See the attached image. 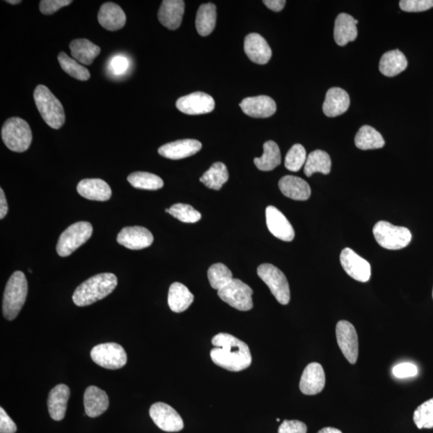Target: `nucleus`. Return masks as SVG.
I'll return each mask as SVG.
<instances>
[{"label":"nucleus","instance_id":"1","mask_svg":"<svg viewBox=\"0 0 433 433\" xmlns=\"http://www.w3.org/2000/svg\"><path fill=\"white\" fill-rule=\"evenodd\" d=\"M210 351L211 360L221 368L230 372H241L249 368L252 356L249 347L234 336L219 333L213 337Z\"/></svg>","mask_w":433,"mask_h":433},{"label":"nucleus","instance_id":"38","mask_svg":"<svg viewBox=\"0 0 433 433\" xmlns=\"http://www.w3.org/2000/svg\"><path fill=\"white\" fill-rule=\"evenodd\" d=\"M58 61H59L62 70L77 80L86 81L90 78V72L87 68L81 65L75 60L72 59L65 52H61L58 56Z\"/></svg>","mask_w":433,"mask_h":433},{"label":"nucleus","instance_id":"29","mask_svg":"<svg viewBox=\"0 0 433 433\" xmlns=\"http://www.w3.org/2000/svg\"><path fill=\"white\" fill-rule=\"evenodd\" d=\"M194 299V294L180 283H173L168 290V304L173 313H183L193 304Z\"/></svg>","mask_w":433,"mask_h":433},{"label":"nucleus","instance_id":"25","mask_svg":"<svg viewBox=\"0 0 433 433\" xmlns=\"http://www.w3.org/2000/svg\"><path fill=\"white\" fill-rule=\"evenodd\" d=\"M86 414L91 418L102 415L109 408V400L104 391L96 387H88L84 395Z\"/></svg>","mask_w":433,"mask_h":433},{"label":"nucleus","instance_id":"50","mask_svg":"<svg viewBox=\"0 0 433 433\" xmlns=\"http://www.w3.org/2000/svg\"><path fill=\"white\" fill-rule=\"evenodd\" d=\"M8 205L3 189H0V219H3L7 215Z\"/></svg>","mask_w":433,"mask_h":433},{"label":"nucleus","instance_id":"32","mask_svg":"<svg viewBox=\"0 0 433 433\" xmlns=\"http://www.w3.org/2000/svg\"><path fill=\"white\" fill-rule=\"evenodd\" d=\"M355 144L361 150L381 149L385 145L384 137L371 126L363 125L355 137Z\"/></svg>","mask_w":433,"mask_h":433},{"label":"nucleus","instance_id":"7","mask_svg":"<svg viewBox=\"0 0 433 433\" xmlns=\"http://www.w3.org/2000/svg\"><path fill=\"white\" fill-rule=\"evenodd\" d=\"M93 229L88 221H78L63 232L58 240L56 251L61 257H68L90 239Z\"/></svg>","mask_w":433,"mask_h":433},{"label":"nucleus","instance_id":"47","mask_svg":"<svg viewBox=\"0 0 433 433\" xmlns=\"http://www.w3.org/2000/svg\"><path fill=\"white\" fill-rule=\"evenodd\" d=\"M308 427L304 422L285 420L278 427V433H307Z\"/></svg>","mask_w":433,"mask_h":433},{"label":"nucleus","instance_id":"17","mask_svg":"<svg viewBox=\"0 0 433 433\" xmlns=\"http://www.w3.org/2000/svg\"><path fill=\"white\" fill-rule=\"evenodd\" d=\"M267 225L271 233L284 242L294 239V230L286 216L276 207L270 205L266 210Z\"/></svg>","mask_w":433,"mask_h":433},{"label":"nucleus","instance_id":"24","mask_svg":"<svg viewBox=\"0 0 433 433\" xmlns=\"http://www.w3.org/2000/svg\"><path fill=\"white\" fill-rule=\"evenodd\" d=\"M98 21L104 29L115 31L124 27L126 15L119 5L111 2L105 3L100 8Z\"/></svg>","mask_w":433,"mask_h":433},{"label":"nucleus","instance_id":"12","mask_svg":"<svg viewBox=\"0 0 433 433\" xmlns=\"http://www.w3.org/2000/svg\"><path fill=\"white\" fill-rule=\"evenodd\" d=\"M150 415L155 425L163 431L176 432L183 430L184 422L181 416L167 404L157 402L152 404Z\"/></svg>","mask_w":433,"mask_h":433},{"label":"nucleus","instance_id":"22","mask_svg":"<svg viewBox=\"0 0 433 433\" xmlns=\"http://www.w3.org/2000/svg\"><path fill=\"white\" fill-rule=\"evenodd\" d=\"M349 107V95L345 89L331 88L327 91L323 105V111L326 117H338L346 113Z\"/></svg>","mask_w":433,"mask_h":433},{"label":"nucleus","instance_id":"53","mask_svg":"<svg viewBox=\"0 0 433 433\" xmlns=\"http://www.w3.org/2000/svg\"><path fill=\"white\" fill-rule=\"evenodd\" d=\"M166 212L170 214V209H166Z\"/></svg>","mask_w":433,"mask_h":433},{"label":"nucleus","instance_id":"48","mask_svg":"<svg viewBox=\"0 0 433 433\" xmlns=\"http://www.w3.org/2000/svg\"><path fill=\"white\" fill-rule=\"evenodd\" d=\"M17 431V425L10 419L6 411L3 408H0V432L15 433Z\"/></svg>","mask_w":433,"mask_h":433},{"label":"nucleus","instance_id":"4","mask_svg":"<svg viewBox=\"0 0 433 433\" xmlns=\"http://www.w3.org/2000/svg\"><path fill=\"white\" fill-rule=\"evenodd\" d=\"M34 100L42 118L54 129H59L65 123V113L59 100L49 88L38 86L34 91Z\"/></svg>","mask_w":433,"mask_h":433},{"label":"nucleus","instance_id":"40","mask_svg":"<svg viewBox=\"0 0 433 433\" xmlns=\"http://www.w3.org/2000/svg\"><path fill=\"white\" fill-rule=\"evenodd\" d=\"M414 423L418 429H433V398L425 401L414 414Z\"/></svg>","mask_w":433,"mask_h":433},{"label":"nucleus","instance_id":"27","mask_svg":"<svg viewBox=\"0 0 433 433\" xmlns=\"http://www.w3.org/2000/svg\"><path fill=\"white\" fill-rule=\"evenodd\" d=\"M358 23V20L350 15L341 13L338 15L334 28V38L338 45L345 46L357 38Z\"/></svg>","mask_w":433,"mask_h":433},{"label":"nucleus","instance_id":"18","mask_svg":"<svg viewBox=\"0 0 433 433\" xmlns=\"http://www.w3.org/2000/svg\"><path fill=\"white\" fill-rule=\"evenodd\" d=\"M244 113L255 118H267L276 112V103L268 96L245 98L239 104Z\"/></svg>","mask_w":433,"mask_h":433},{"label":"nucleus","instance_id":"9","mask_svg":"<svg viewBox=\"0 0 433 433\" xmlns=\"http://www.w3.org/2000/svg\"><path fill=\"white\" fill-rule=\"evenodd\" d=\"M219 298L232 308L242 311L253 308V290L241 280L233 278L226 287L218 290Z\"/></svg>","mask_w":433,"mask_h":433},{"label":"nucleus","instance_id":"14","mask_svg":"<svg viewBox=\"0 0 433 433\" xmlns=\"http://www.w3.org/2000/svg\"><path fill=\"white\" fill-rule=\"evenodd\" d=\"M176 107L188 115H200L212 112L215 107L214 100L209 94L196 92L179 98Z\"/></svg>","mask_w":433,"mask_h":433},{"label":"nucleus","instance_id":"6","mask_svg":"<svg viewBox=\"0 0 433 433\" xmlns=\"http://www.w3.org/2000/svg\"><path fill=\"white\" fill-rule=\"evenodd\" d=\"M372 232L378 244L387 250L403 249L411 241V233L408 228L394 226L385 221H380L375 225Z\"/></svg>","mask_w":433,"mask_h":433},{"label":"nucleus","instance_id":"16","mask_svg":"<svg viewBox=\"0 0 433 433\" xmlns=\"http://www.w3.org/2000/svg\"><path fill=\"white\" fill-rule=\"evenodd\" d=\"M326 377L323 367L319 363H310L301 377L299 388L305 395L319 394L325 387Z\"/></svg>","mask_w":433,"mask_h":433},{"label":"nucleus","instance_id":"19","mask_svg":"<svg viewBox=\"0 0 433 433\" xmlns=\"http://www.w3.org/2000/svg\"><path fill=\"white\" fill-rule=\"evenodd\" d=\"M202 147V143L197 140L184 139L162 145L158 152L168 159L180 160L196 155Z\"/></svg>","mask_w":433,"mask_h":433},{"label":"nucleus","instance_id":"37","mask_svg":"<svg viewBox=\"0 0 433 433\" xmlns=\"http://www.w3.org/2000/svg\"><path fill=\"white\" fill-rule=\"evenodd\" d=\"M127 180L132 187L136 189L146 190H157L164 186V182L160 177L154 173L147 172H135L129 175Z\"/></svg>","mask_w":433,"mask_h":433},{"label":"nucleus","instance_id":"8","mask_svg":"<svg viewBox=\"0 0 433 433\" xmlns=\"http://www.w3.org/2000/svg\"><path fill=\"white\" fill-rule=\"evenodd\" d=\"M258 276L267 285L278 302L287 305L290 302L289 283L285 274L271 264H262L258 267Z\"/></svg>","mask_w":433,"mask_h":433},{"label":"nucleus","instance_id":"39","mask_svg":"<svg viewBox=\"0 0 433 433\" xmlns=\"http://www.w3.org/2000/svg\"><path fill=\"white\" fill-rule=\"evenodd\" d=\"M209 282L214 289L219 290L233 280V274L223 263H216L208 270Z\"/></svg>","mask_w":433,"mask_h":433},{"label":"nucleus","instance_id":"54","mask_svg":"<svg viewBox=\"0 0 433 433\" xmlns=\"http://www.w3.org/2000/svg\"><path fill=\"white\" fill-rule=\"evenodd\" d=\"M432 298H433V290H432Z\"/></svg>","mask_w":433,"mask_h":433},{"label":"nucleus","instance_id":"34","mask_svg":"<svg viewBox=\"0 0 433 433\" xmlns=\"http://www.w3.org/2000/svg\"><path fill=\"white\" fill-rule=\"evenodd\" d=\"M216 6L213 3L200 5L196 15V29L200 36H207L216 26Z\"/></svg>","mask_w":433,"mask_h":433},{"label":"nucleus","instance_id":"11","mask_svg":"<svg viewBox=\"0 0 433 433\" xmlns=\"http://www.w3.org/2000/svg\"><path fill=\"white\" fill-rule=\"evenodd\" d=\"M340 263L345 271L353 279L367 283L372 276L370 263L350 249L345 248L340 253Z\"/></svg>","mask_w":433,"mask_h":433},{"label":"nucleus","instance_id":"23","mask_svg":"<svg viewBox=\"0 0 433 433\" xmlns=\"http://www.w3.org/2000/svg\"><path fill=\"white\" fill-rule=\"evenodd\" d=\"M77 192L84 198L105 202L112 196L107 182L99 178L84 179L77 184Z\"/></svg>","mask_w":433,"mask_h":433},{"label":"nucleus","instance_id":"41","mask_svg":"<svg viewBox=\"0 0 433 433\" xmlns=\"http://www.w3.org/2000/svg\"><path fill=\"white\" fill-rule=\"evenodd\" d=\"M307 152L302 145L297 144L290 148L286 158L285 167L292 172H298L307 161Z\"/></svg>","mask_w":433,"mask_h":433},{"label":"nucleus","instance_id":"51","mask_svg":"<svg viewBox=\"0 0 433 433\" xmlns=\"http://www.w3.org/2000/svg\"><path fill=\"white\" fill-rule=\"evenodd\" d=\"M317 433H343L340 430L335 429V427H324Z\"/></svg>","mask_w":433,"mask_h":433},{"label":"nucleus","instance_id":"43","mask_svg":"<svg viewBox=\"0 0 433 433\" xmlns=\"http://www.w3.org/2000/svg\"><path fill=\"white\" fill-rule=\"evenodd\" d=\"M400 8L407 13H421L433 8V0H401Z\"/></svg>","mask_w":433,"mask_h":433},{"label":"nucleus","instance_id":"3","mask_svg":"<svg viewBox=\"0 0 433 433\" xmlns=\"http://www.w3.org/2000/svg\"><path fill=\"white\" fill-rule=\"evenodd\" d=\"M28 281L24 274L15 271L10 277L5 288L3 301V316L12 321L17 318L28 295Z\"/></svg>","mask_w":433,"mask_h":433},{"label":"nucleus","instance_id":"2","mask_svg":"<svg viewBox=\"0 0 433 433\" xmlns=\"http://www.w3.org/2000/svg\"><path fill=\"white\" fill-rule=\"evenodd\" d=\"M118 286V278L112 273L98 274L79 286L72 295L78 307H86L108 297Z\"/></svg>","mask_w":433,"mask_h":433},{"label":"nucleus","instance_id":"28","mask_svg":"<svg viewBox=\"0 0 433 433\" xmlns=\"http://www.w3.org/2000/svg\"><path fill=\"white\" fill-rule=\"evenodd\" d=\"M278 187L285 196L297 200H306L310 197L308 183L299 177L288 175L280 179Z\"/></svg>","mask_w":433,"mask_h":433},{"label":"nucleus","instance_id":"44","mask_svg":"<svg viewBox=\"0 0 433 433\" xmlns=\"http://www.w3.org/2000/svg\"><path fill=\"white\" fill-rule=\"evenodd\" d=\"M72 3L71 0H43L40 3V10L42 14L49 15Z\"/></svg>","mask_w":433,"mask_h":433},{"label":"nucleus","instance_id":"26","mask_svg":"<svg viewBox=\"0 0 433 433\" xmlns=\"http://www.w3.org/2000/svg\"><path fill=\"white\" fill-rule=\"evenodd\" d=\"M70 389L65 384H58L51 390L47 400V408L52 419L56 421L65 418Z\"/></svg>","mask_w":433,"mask_h":433},{"label":"nucleus","instance_id":"42","mask_svg":"<svg viewBox=\"0 0 433 433\" xmlns=\"http://www.w3.org/2000/svg\"><path fill=\"white\" fill-rule=\"evenodd\" d=\"M170 214L179 221L184 223H195L202 219L198 210H195L191 205L178 203L173 205L170 209Z\"/></svg>","mask_w":433,"mask_h":433},{"label":"nucleus","instance_id":"31","mask_svg":"<svg viewBox=\"0 0 433 433\" xmlns=\"http://www.w3.org/2000/svg\"><path fill=\"white\" fill-rule=\"evenodd\" d=\"M74 59L84 65H90L100 52V47L86 39L72 40L70 45Z\"/></svg>","mask_w":433,"mask_h":433},{"label":"nucleus","instance_id":"49","mask_svg":"<svg viewBox=\"0 0 433 433\" xmlns=\"http://www.w3.org/2000/svg\"><path fill=\"white\" fill-rule=\"evenodd\" d=\"M262 3L265 4L269 9L276 13L281 12L285 7V4H286L285 0H264Z\"/></svg>","mask_w":433,"mask_h":433},{"label":"nucleus","instance_id":"10","mask_svg":"<svg viewBox=\"0 0 433 433\" xmlns=\"http://www.w3.org/2000/svg\"><path fill=\"white\" fill-rule=\"evenodd\" d=\"M91 358L97 365L110 370L123 368L127 363V354L124 348L116 343H102L94 347Z\"/></svg>","mask_w":433,"mask_h":433},{"label":"nucleus","instance_id":"30","mask_svg":"<svg viewBox=\"0 0 433 433\" xmlns=\"http://www.w3.org/2000/svg\"><path fill=\"white\" fill-rule=\"evenodd\" d=\"M408 66L403 52L400 50H392L384 54L379 61V71L383 75L393 77L404 72Z\"/></svg>","mask_w":433,"mask_h":433},{"label":"nucleus","instance_id":"13","mask_svg":"<svg viewBox=\"0 0 433 433\" xmlns=\"http://www.w3.org/2000/svg\"><path fill=\"white\" fill-rule=\"evenodd\" d=\"M336 339L343 356L347 361L355 364L359 355L357 332L349 322L341 320L336 325Z\"/></svg>","mask_w":433,"mask_h":433},{"label":"nucleus","instance_id":"20","mask_svg":"<svg viewBox=\"0 0 433 433\" xmlns=\"http://www.w3.org/2000/svg\"><path fill=\"white\" fill-rule=\"evenodd\" d=\"M244 51L248 58L258 65H266L272 56V51L267 40L257 33L246 36Z\"/></svg>","mask_w":433,"mask_h":433},{"label":"nucleus","instance_id":"52","mask_svg":"<svg viewBox=\"0 0 433 433\" xmlns=\"http://www.w3.org/2000/svg\"><path fill=\"white\" fill-rule=\"evenodd\" d=\"M7 3H10V4H18L20 3L21 1L20 0H8V1H6Z\"/></svg>","mask_w":433,"mask_h":433},{"label":"nucleus","instance_id":"5","mask_svg":"<svg viewBox=\"0 0 433 433\" xmlns=\"http://www.w3.org/2000/svg\"><path fill=\"white\" fill-rule=\"evenodd\" d=\"M1 136L8 149L17 152L27 151L33 141L29 123L19 118L7 120L2 127Z\"/></svg>","mask_w":433,"mask_h":433},{"label":"nucleus","instance_id":"15","mask_svg":"<svg viewBox=\"0 0 433 433\" xmlns=\"http://www.w3.org/2000/svg\"><path fill=\"white\" fill-rule=\"evenodd\" d=\"M117 241L129 250H142L149 247L154 242L151 232L142 226L125 227L118 235Z\"/></svg>","mask_w":433,"mask_h":433},{"label":"nucleus","instance_id":"33","mask_svg":"<svg viewBox=\"0 0 433 433\" xmlns=\"http://www.w3.org/2000/svg\"><path fill=\"white\" fill-rule=\"evenodd\" d=\"M255 165L261 171H271L281 164V154L279 147L273 141H268L263 145V155L253 159Z\"/></svg>","mask_w":433,"mask_h":433},{"label":"nucleus","instance_id":"36","mask_svg":"<svg viewBox=\"0 0 433 433\" xmlns=\"http://www.w3.org/2000/svg\"><path fill=\"white\" fill-rule=\"evenodd\" d=\"M229 180V173L225 164L216 162L200 178L205 187L211 189L219 190Z\"/></svg>","mask_w":433,"mask_h":433},{"label":"nucleus","instance_id":"35","mask_svg":"<svg viewBox=\"0 0 433 433\" xmlns=\"http://www.w3.org/2000/svg\"><path fill=\"white\" fill-rule=\"evenodd\" d=\"M331 168V157L327 152L323 150L311 152L306 161L304 173L307 177H310L315 173L329 174Z\"/></svg>","mask_w":433,"mask_h":433},{"label":"nucleus","instance_id":"45","mask_svg":"<svg viewBox=\"0 0 433 433\" xmlns=\"http://www.w3.org/2000/svg\"><path fill=\"white\" fill-rule=\"evenodd\" d=\"M393 374L399 379L414 377L418 375V368L409 362L399 363L393 368Z\"/></svg>","mask_w":433,"mask_h":433},{"label":"nucleus","instance_id":"21","mask_svg":"<svg viewBox=\"0 0 433 433\" xmlns=\"http://www.w3.org/2000/svg\"><path fill=\"white\" fill-rule=\"evenodd\" d=\"M184 13V2L182 0H164L157 18L160 23L170 30H176L182 24Z\"/></svg>","mask_w":433,"mask_h":433},{"label":"nucleus","instance_id":"46","mask_svg":"<svg viewBox=\"0 0 433 433\" xmlns=\"http://www.w3.org/2000/svg\"><path fill=\"white\" fill-rule=\"evenodd\" d=\"M129 62L123 55L115 56L110 61L109 70L114 76H123L129 70Z\"/></svg>","mask_w":433,"mask_h":433}]
</instances>
